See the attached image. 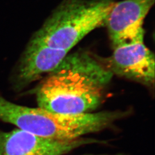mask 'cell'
<instances>
[{"instance_id":"6da1fadb","label":"cell","mask_w":155,"mask_h":155,"mask_svg":"<svg viewBox=\"0 0 155 155\" xmlns=\"http://www.w3.org/2000/svg\"><path fill=\"white\" fill-rule=\"evenodd\" d=\"M113 76L106 64L88 52L68 53L36 89L38 107L62 114L91 113L102 102Z\"/></svg>"},{"instance_id":"7a4b0ae2","label":"cell","mask_w":155,"mask_h":155,"mask_svg":"<svg viewBox=\"0 0 155 155\" xmlns=\"http://www.w3.org/2000/svg\"><path fill=\"white\" fill-rule=\"evenodd\" d=\"M127 114L105 111L69 115L41 108L18 105L0 95V120L35 135L59 140H73L102 131Z\"/></svg>"},{"instance_id":"3957f363","label":"cell","mask_w":155,"mask_h":155,"mask_svg":"<svg viewBox=\"0 0 155 155\" xmlns=\"http://www.w3.org/2000/svg\"><path fill=\"white\" fill-rule=\"evenodd\" d=\"M114 0H63L33 35L53 48L70 51L105 24Z\"/></svg>"},{"instance_id":"277c9868","label":"cell","mask_w":155,"mask_h":155,"mask_svg":"<svg viewBox=\"0 0 155 155\" xmlns=\"http://www.w3.org/2000/svg\"><path fill=\"white\" fill-rule=\"evenodd\" d=\"M144 33L113 47L106 65L113 74L140 83L150 89L155 85V55L145 45Z\"/></svg>"},{"instance_id":"5b68a950","label":"cell","mask_w":155,"mask_h":155,"mask_svg":"<svg viewBox=\"0 0 155 155\" xmlns=\"http://www.w3.org/2000/svg\"><path fill=\"white\" fill-rule=\"evenodd\" d=\"M68 52L50 47L32 36L12 72L10 83L14 91H20L45 77Z\"/></svg>"},{"instance_id":"8992f818","label":"cell","mask_w":155,"mask_h":155,"mask_svg":"<svg viewBox=\"0 0 155 155\" xmlns=\"http://www.w3.org/2000/svg\"><path fill=\"white\" fill-rule=\"evenodd\" d=\"M100 142L83 137L73 140L48 139L15 129L0 131V155H63L83 145Z\"/></svg>"},{"instance_id":"52a82bcc","label":"cell","mask_w":155,"mask_h":155,"mask_svg":"<svg viewBox=\"0 0 155 155\" xmlns=\"http://www.w3.org/2000/svg\"><path fill=\"white\" fill-rule=\"evenodd\" d=\"M155 0H122L115 2L106 25L113 47L131 40L144 33V19Z\"/></svg>"},{"instance_id":"ba28073f","label":"cell","mask_w":155,"mask_h":155,"mask_svg":"<svg viewBox=\"0 0 155 155\" xmlns=\"http://www.w3.org/2000/svg\"><path fill=\"white\" fill-rule=\"evenodd\" d=\"M122 155L121 154H114V155H110V154H90V155Z\"/></svg>"}]
</instances>
